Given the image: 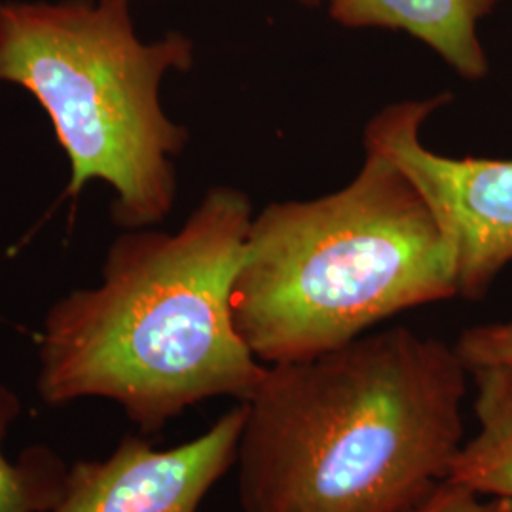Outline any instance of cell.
<instances>
[{"instance_id": "obj_1", "label": "cell", "mask_w": 512, "mask_h": 512, "mask_svg": "<svg viewBox=\"0 0 512 512\" xmlns=\"http://www.w3.org/2000/svg\"><path fill=\"white\" fill-rule=\"evenodd\" d=\"M469 368L406 327L268 365L241 401L243 512H404L450 478Z\"/></svg>"}, {"instance_id": "obj_2", "label": "cell", "mask_w": 512, "mask_h": 512, "mask_svg": "<svg viewBox=\"0 0 512 512\" xmlns=\"http://www.w3.org/2000/svg\"><path fill=\"white\" fill-rule=\"evenodd\" d=\"M251 220L245 192L215 186L177 232L114 239L99 283L59 298L44 317L42 401L109 399L143 433L209 399L245 401L268 368L232 311Z\"/></svg>"}, {"instance_id": "obj_3", "label": "cell", "mask_w": 512, "mask_h": 512, "mask_svg": "<svg viewBox=\"0 0 512 512\" xmlns=\"http://www.w3.org/2000/svg\"><path fill=\"white\" fill-rule=\"evenodd\" d=\"M450 298H458L454 258L433 211L397 165L365 150L344 188L270 203L253 217L232 311L256 359L277 365Z\"/></svg>"}, {"instance_id": "obj_4", "label": "cell", "mask_w": 512, "mask_h": 512, "mask_svg": "<svg viewBox=\"0 0 512 512\" xmlns=\"http://www.w3.org/2000/svg\"><path fill=\"white\" fill-rule=\"evenodd\" d=\"M192 65L183 33L137 35L131 0H0V84L31 93L50 118L71 167L67 194L107 184L124 230L150 228L175 205L188 129L165 114L160 90Z\"/></svg>"}, {"instance_id": "obj_5", "label": "cell", "mask_w": 512, "mask_h": 512, "mask_svg": "<svg viewBox=\"0 0 512 512\" xmlns=\"http://www.w3.org/2000/svg\"><path fill=\"white\" fill-rule=\"evenodd\" d=\"M452 93L391 103L370 118L365 150L384 154L420 190L446 239L458 298L478 302L512 262V160L448 158L420 131Z\"/></svg>"}, {"instance_id": "obj_6", "label": "cell", "mask_w": 512, "mask_h": 512, "mask_svg": "<svg viewBox=\"0 0 512 512\" xmlns=\"http://www.w3.org/2000/svg\"><path fill=\"white\" fill-rule=\"evenodd\" d=\"M243 421L239 403L205 433L173 448L126 437L109 458L74 463L50 512H198L238 461Z\"/></svg>"}, {"instance_id": "obj_7", "label": "cell", "mask_w": 512, "mask_h": 512, "mask_svg": "<svg viewBox=\"0 0 512 512\" xmlns=\"http://www.w3.org/2000/svg\"><path fill=\"white\" fill-rule=\"evenodd\" d=\"M495 4L497 0H329V14L349 29L404 31L461 78L478 82L490 73L478 23L494 12Z\"/></svg>"}, {"instance_id": "obj_8", "label": "cell", "mask_w": 512, "mask_h": 512, "mask_svg": "<svg viewBox=\"0 0 512 512\" xmlns=\"http://www.w3.org/2000/svg\"><path fill=\"white\" fill-rule=\"evenodd\" d=\"M471 376L478 431L463 442L450 480L476 494L512 499V370L490 366Z\"/></svg>"}, {"instance_id": "obj_9", "label": "cell", "mask_w": 512, "mask_h": 512, "mask_svg": "<svg viewBox=\"0 0 512 512\" xmlns=\"http://www.w3.org/2000/svg\"><path fill=\"white\" fill-rule=\"evenodd\" d=\"M18 412V397L0 385V512H50L67 471L46 450H27L18 463L4 456L2 442Z\"/></svg>"}, {"instance_id": "obj_10", "label": "cell", "mask_w": 512, "mask_h": 512, "mask_svg": "<svg viewBox=\"0 0 512 512\" xmlns=\"http://www.w3.org/2000/svg\"><path fill=\"white\" fill-rule=\"evenodd\" d=\"M454 348L469 372L490 366L512 370V317L463 330Z\"/></svg>"}, {"instance_id": "obj_11", "label": "cell", "mask_w": 512, "mask_h": 512, "mask_svg": "<svg viewBox=\"0 0 512 512\" xmlns=\"http://www.w3.org/2000/svg\"><path fill=\"white\" fill-rule=\"evenodd\" d=\"M404 512H512V499L476 494L448 478Z\"/></svg>"}, {"instance_id": "obj_12", "label": "cell", "mask_w": 512, "mask_h": 512, "mask_svg": "<svg viewBox=\"0 0 512 512\" xmlns=\"http://www.w3.org/2000/svg\"><path fill=\"white\" fill-rule=\"evenodd\" d=\"M304 6H310V8H315V6H319L323 0H300Z\"/></svg>"}]
</instances>
